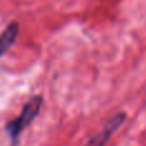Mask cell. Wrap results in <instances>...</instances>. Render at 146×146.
Instances as JSON below:
<instances>
[{"label":"cell","instance_id":"cell-2","mask_svg":"<svg viewBox=\"0 0 146 146\" xmlns=\"http://www.w3.org/2000/svg\"><path fill=\"white\" fill-rule=\"evenodd\" d=\"M127 115L126 113L121 111V113L115 114L113 118H110L105 123V126L98 132L94 137H91V140L87 142L85 146H105L106 142L110 140V137L115 133L119 129V127L124 123Z\"/></svg>","mask_w":146,"mask_h":146},{"label":"cell","instance_id":"cell-1","mask_svg":"<svg viewBox=\"0 0 146 146\" xmlns=\"http://www.w3.org/2000/svg\"><path fill=\"white\" fill-rule=\"evenodd\" d=\"M42 104V99L40 96H33L26 103V105L23 106L21 114L15 119L10 121L7 124V131L10 136V140L13 141V146H15L19 135L25 131V128L28 124L32 123V121L36 118V115L38 114Z\"/></svg>","mask_w":146,"mask_h":146},{"label":"cell","instance_id":"cell-3","mask_svg":"<svg viewBox=\"0 0 146 146\" xmlns=\"http://www.w3.org/2000/svg\"><path fill=\"white\" fill-rule=\"evenodd\" d=\"M18 31H19L18 25L15 22H13L0 35V58L13 46V44H14L15 38L18 36Z\"/></svg>","mask_w":146,"mask_h":146}]
</instances>
